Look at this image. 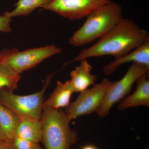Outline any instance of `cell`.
Listing matches in <instances>:
<instances>
[{
    "instance_id": "ba28073f",
    "label": "cell",
    "mask_w": 149,
    "mask_h": 149,
    "mask_svg": "<svg viewBox=\"0 0 149 149\" xmlns=\"http://www.w3.org/2000/svg\"><path fill=\"white\" fill-rule=\"evenodd\" d=\"M112 0H53L42 10L51 11L70 20L86 17Z\"/></svg>"
},
{
    "instance_id": "3957f363",
    "label": "cell",
    "mask_w": 149,
    "mask_h": 149,
    "mask_svg": "<svg viewBox=\"0 0 149 149\" xmlns=\"http://www.w3.org/2000/svg\"><path fill=\"white\" fill-rule=\"evenodd\" d=\"M40 120L45 149H70L77 141V132L70 128V121L62 111L43 108Z\"/></svg>"
},
{
    "instance_id": "44dd1931",
    "label": "cell",
    "mask_w": 149,
    "mask_h": 149,
    "mask_svg": "<svg viewBox=\"0 0 149 149\" xmlns=\"http://www.w3.org/2000/svg\"><path fill=\"white\" fill-rule=\"evenodd\" d=\"M79 149H99L97 147L94 145H91V144H88V145H85L81 147Z\"/></svg>"
},
{
    "instance_id": "277c9868",
    "label": "cell",
    "mask_w": 149,
    "mask_h": 149,
    "mask_svg": "<svg viewBox=\"0 0 149 149\" xmlns=\"http://www.w3.org/2000/svg\"><path fill=\"white\" fill-rule=\"evenodd\" d=\"M53 74L48 76L41 91L30 95H19L8 89L1 90L0 102L19 117H27L40 119L43 111L44 95Z\"/></svg>"
},
{
    "instance_id": "7a4b0ae2",
    "label": "cell",
    "mask_w": 149,
    "mask_h": 149,
    "mask_svg": "<svg viewBox=\"0 0 149 149\" xmlns=\"http://www.w3.org/2000/svg\"><path fill=\"white\" fill-rule=\"evenodd\" d=\"M119 4L111 1L86 17L83 25L69 40L70 44L80 47L98 40L107 34L123 17Z\"/></svg>"
},
{
    "instance_id": "ac0fdd59",
    "label": "cell",
    "mask_w": 149,
    "mask_h": 149,
    "mask_svg": "<svg viewBox=\"0 0 149 149\" xmlns=\"http://www.w3.org/2000/svg\"><path fill=\"white\" fill-rule=\"evenodd\" d=\"M12 18L4 15H0V32L10 33L12 31Z\"/></svg>"
},
{
    "instance_id": "5bb4252c",
    "label": "cell",
    "mask_w": 149,
    "mask_h": 149,
    "mask_svg": "<svg viewBox=\"0 0 149 149\" xmlns=\"http://www.w3.org/2000/svg\"><path fill=\"white\" fill-rule=\"evenodd\" d=\"M19 121V117L0 102V125L9 141L15 137Z\"/></svg>"
},
{
    "instance_id": "52a82bcc",
    "label": "cell",
    "mask_w": 149,
    "mask_h": 149,
    "mask_svg": "<svg viewBox=\"0 0 149 149\" xmlns=\"http://www.w3.org/2000/svg\"><path fill=\"white\" fill-rule=\"evenodd\" d=\"M112 82L106 78L95 83L91 89L81 92L77 98L66 108L65 113L70 121L97 111L101 105Z\"/></svg>"
},
{
    "instance_id": "6da1fadb",
    "label": "cell",
    "mask_w": 149,
    "mask_h": 149,
    "mask_svg": "<svg viewBox=\"0 0 149 149\" xmlns=\"http://www.w3.org/2000/svg\"><path fill=\"white\" fill-rule=\"evenodd\" d=\"M148 39L149 34L146 30L139 27L133 19L123 18L94 45L80 51L66 64L104 56L118 58L133 51Z\"/></svg>"
},
{
    "instance_id": "30bf717a",
    "label": "cell",
    "mask_w": 149,
    "mask_h": 149,
    "mask_svg": "<svg viewBox=\"0 0 149 149\" xmlns=\"http://www.w3.org/2000/svg\"><path fill=\"white\" fill-rule=\"evenodd\" d=\"M80 65L70 73V85L74 93H81L95 83L97 77L91 74L92 65L87 59L81 61Z\"/></svg>"
},
{
    "instance_id": "7402d4cb",
    "label": "cell",
    "mask_w": 149,
    "mask_h": 149,
    "mask_svg": "<svg viewBox=\"0 0 149 149\" xmlns=\"http://www.w3.org/2000/svg\"><path fill=\"white\" fill-rule=\"evenodd\" d=\"M5 54V50L4 49L2 51H0V64L3 61Z\"/></svg>"
},
{
    "instance_id": "ffe728a7",
    "label": "cell",
    "mask_w": 149,
    "mask_h": 149,
    "mask_svg": "<svg viewBox=\"0 0 149 149\" xmlns=\"http://www.w3.org/2000/svg\"><path fill=\"white\" fill-rule=\"evenodd\" d=\"M9 141L6 136L1 126L0 125V142H4V141Z\"/></svg>"
},
{
    "instance_id": "5b68a950",
    "label": "cell",
    "mask_w": 149,
    "mask_h": 149,
    "mask_svg": "<svg viewBox=\"0 0 149 149\" xmlns=\"http://www.w3.org/2000/svg\"><path fill=\"white\" fill-rule=\"evenodd\" d=\"M55 45L28 49L19 52L15 48L6 49L3 62L17 74L35 67L48 58L61 53Z\"/></svg>"
},
{
    "instance_id": "4fadbf2b",
    "label": "cell",
    "mask_w": 149,
    "mask_h": 149,
    "mask_svg": "<svg viewBox=\"0 0 149 149\" xmlns=\"http://www.w3.org/2000/svg\"><path fill=\"white\" fill-rule=\"evenodd\" d=\"M15 137L39 143L42 141V125L40 119L19 117Z\"/></svg>"
},
{
    "instance_id": "9c48e42d",
    "label": "cell",
    "mask_w": 149,
    "mask_h": 149,
    "mask_svg": "<svg viewBox=\"0 0 149 149\" xmlns=\"http://www.w3.org/2000/svg\"><path fill=\"white\" fill-rule=\"evenodd\" d=\"M129 62L143 65L149 68V39L141 45L105 65L103 71L105 74L110 75L120 65Z\"/></svg>"
},
{
    "instance_id": "7c38bea8",
    "label": "cell",
    "mask_w": 149,
    "mask_h": 149,
    "mask_svg": "<svg viewBox=\"0 0 149 149\" xmlns=\"http://www.w3.org/2000/svg\"><path fill=\"white\" fill-rule=\"evenodd\" d=\"M74 93L69 80L64 83L57 82L53 92L43 104V108H51L59 109L67 108L70 104V101Z\"/></svg>"
},
{
    "instance_id": "e0dca14e",
    "label": "cell",
    "mask_w": 149,
    "mask_h": 149,
    "mask_svg": "<svg viewBox=\"0 0 149 149\" xmlns=\"http://www.w3.org/2000/svg\"><path fill=\"white\" fill-rule=\"evenodd\" d=\"M15 149H43L39 143L15 137L12 141Z\"/></svg>"
},
{
    "instance_id": "9a60e30c",
    "label": "cell",
    "mask_w": 149,
    "mask_h": 149,
    "mask_svg": "<svg viewBox=\"0 0 149 149\" xmlns=\"http://www.w3.org/2000/svg\"><path fill=\"white\" fill-rule=\"evenodd\" d=\"M53 0H18L15 4V8L10 12L6 11L3 15L12 18L15 17L27 16L38 8H42Z\"/></svg>"
},
{
    "instance_id": "2e32d148",
    "label": "cell",
    "mask_w": 149,
    "mask_h": 149,
    "mask_svg": "<svg viewBox=\"0 0 149 149\" xmlns=\"http://www.w3.org/2000/svg\"><path fill=\"white\" fill-rule=\"evenodd\" d=\"M21 78L20 74L13 71L3 62L0 64V91L6 89L13 92L18 88Z\"/></svg>"
},
{
    "instance_id": "8992f818",
    "label": "cell",
    "mask_w": 149,
    "mask_h": 149,
    "mask_svg": "<svg viewBox=\"0 0 149 149\" xmlns=\"http://www.w3.org/2000/svg\"><path fill=\"white\" fill-rule=\"evenodd\" d=\"M149 72V68L139 63H132L121 79L112 82L102 103L97 111L99 116H107L113 106L125 97L131 91L134 83L142 76L148 74Z\"/></svg>"
},
{
    "instance_id": "8fae6325",
    "label": "cell",
    "mask_w": 149,
    "mask_h": 149,
    "mask_svg": "<svg viewBox=\"0 0 149 149\" xmlns=\"http://www.w3.org/2000/svg\"><path fill=\"white\" fill-rule=\"evenodd\" d=\"M136 83L135 92L124 98L118 105L120 110L139 106H149V81L148 74L139 78Z\"/></svg>"
},
{
    "instance_id": "d6986e66",
    "label": "cell",
    "mask_w": 149,
    "mask_h": 149,
    "mask_svg": "<svg viewBox=\"0 0 149 149\" xmlns=\"http://www.w3.org/2000/svg\"><path fill=\"white\" fill-rule=\"evenodd\" d=\"M0 149H15L12 141L0 142Z\"/></svg>"
}]
</instances>
